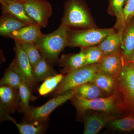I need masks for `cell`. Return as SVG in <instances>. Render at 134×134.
<instances>
[{"label": "cell", "mask_w": 134, "mask_h": 134, "mask_svg": "<svg viewBox=\"0 0 134 134\" xmlns=\"http://www.w3.org/2000/svg\"><path fill=\"white\" fill-rule=\"evenodd\" d=\"M70 29L69 26L60 24L52 33H42L34 44L41 55L50 63L57 62L60 54L68 46Z\"/></svg>", "instance_id": "obj_1"}, {"label": "cell", "mask_w": 134, "mask_h": 134, "mask_svg": "<svg viewBox=\"0 0 134 134\" xmlns=\"http://www.w3.org/2000/svg\"><path fill=\"white\" fill-rule=\"evenodd\" d=\"M72 103L80 114L88 110L100 111L110 114L119 108L124 109L119 92L116 88L110 96L87 99L74 96L71 99Z\"/></svg>", "instance_id": "obj_2"}, {"label": "cell", "mask_w": 134, "mask_h": 134, "mask_svg": "<svg viewBox=\"0 0 134 134\" xmlns=\"http://www.w3.org/2000/svg\"><path fill=\"white\" fill-rule=\"evenodd\" d=\"M116 88L119 92L124 109L134 113V64L123 60L122 69L116 78Z\"/></svg>", "instance_id": "obj_3"}, {"label": "cell", "mask_w": 134, "mask_h": 134, "mask_svg": "<svg viewBox=\"0 0 134 134\" xmlns=\"http://www.w3.org/2000/svg\"><path fill=\"white\" fill-rule=\"evenodd\" d=\"M61 24L69 27L88 28L92 26L91 17L83 0H67Z\"/></svg>", "instance_id": "obj_4"}, {"label": "cell", "mask_w": 134, "mask_h": 134, "mask_svg": "<svg viewBox=\"0 0 134 134\" xmlns=\"http://www.w3.org/2000/svg\"><path fill=\"white\" fill-rule=\"evenodd\" d=\"M98 72L97 63L86 65L67 73L55 89L54 96L61 95L90 82Z\"/></svg>", "instance_id": "obj_5"}, {"label": "cell", "mask_w": 134, "mask_h": 134, "mask_svg": "<svg viewBox=\"0 0 134 134\" xmlns=\"http://www.w3.org/2000/svg\"><path fill=\"white\" fill-rule=\"evenodd\" d=\"M114 29H89L79 30H71L68 33V46L86 48L99 45Z\"/></svg>", "instance_id": "obj_6"}, {"label": "cell", "mask_w": 134, "mask_h": 134, "mask_svg": "<svg viewBox=\"0 0 134 134\" xmlns=\"http://www.w3.org/2000/svg\"><path fill=\"white\" fill-rule=\"evenodd\" d=\"M75 95V90H70L62 94L55 96L41 106L31 107L29 112L25 115L27 122L37 124L45 123L51 113L55 108L68 100L72 99Z\"/></svg>", "instance_id": "obj_7"}, {"label": "cell", "mask_w": 134, "mask_h": 134, "mask_svg": "<svg viewBox=\"0 0 134 134\" xmlns=\"http://www.w3.org/2000/svg\"><path fill=\"white\" fill-rule=\"evenodd\" d=\"M15 42V57L10 65L19 75L22 81L31 89H33L36 82L32 75L31 64L21 44L16 41Z\"/></svg>", "instance_id": "obj_8"}, {"label": "cell", "mask_w": 134, "mask_h": 134, "mask_svg": "<svg viewBox=\"0 0 134 134\" xmlns=\"http://www.w3.org/2000/svg\"><path fill=\"white\" fill-rule=\"evenodd\" d=\"M23 4L26 13L41 26L46 28L53 12L52 6L46 0H24Z\"/></svg>", "instance_id": "obj_9"}, {"label": "cell", "mask_w": 134, "mask_h": 134, "mask_svg": "<svg viewBox=\"0 0 134 134\" xmlns=\"http://www.w3.org/2000/svg\"><path fill=\"white\" fill-rule=\"evenodd\" d=\"M18 90L7 86L0 87V114L1 121L6 120L7 116L19 109Z\"/></svg>", "instance_id": "obj_10"}, {"label": "cell", "mask_w": 134, "mask_h": 134, "mask_svg": "<svg viewBox=\"0 0 134 134\" xmlns=\"http://www.w3.org/2000/svg\"><path fill=\"white\" fill-rule=\"evenodd\" d=\"M123 59L120 49L105 56L98 63V72L111 76L116 79L122 69Z\"/></svg>", "instance_id": "obj_11"}, {"label": "cell", "mask_w": 134, "mask_h": 134, "mask_svg": "<svg viewBox=\"0 0 134 134\" xmlns=\"http://www.w3.org/2000/svg\"><path fill=\"white\" fill-rule=\"evenodd\" d=\"M42 27L37 23L24 26L12 32L8 37L14 41L23 43L35 44L39 37L42 34Z\"/></svg>", "instance_id": "obj_12"}, {"label": "cell", "mask_w": 134, "mask_h": 134, "mask_svg": "<svg viewBox=\"0 0 134 134\" xmlns=\"http://www.w3.org/2000/svg\"><path fill=\"white\" fill-rule=\"evenodd\" d=\"M2 12L12 15L28 25L36 24L26 13L23 3L17 0H0Z\"/></svg>", "instance_id": "obj_13"}, {"label": "cell", "mask_w": 134, "mask_h": 134, "mask_svg": "<svg viewBox=\"0 0 134 134\" xmlns=\"http://www.w3.org/2000/svg\"><path fill=\"white\" fill-rule=\"evenodd\" d=\"M108 114L95 113L85 116L83 134H97L107 123L114 119V117Z\"/></svg>", "instance_id": "obj_14"}, {"label": "cell", "mask_w": 134, "mask_h": 134, "mask_svg": "<svg viewBox=\"0 0 134 134\" xmlns=\"http://www.w3.org/2000/svg\"><path fill=\"white\" fill-rule=\"evenodd\" d=\"M86 53L85 48H81L79 53L74 54H63L57 62L63 68V74L68 73L85 66Z\"/></svg>", "instance_id": "obj_15"}, {"label": "cell", "mask_w": 134, "mask_h": 134, "mask_svg": "<svg viewBox=\"0 0 134 134\" xmlns=\"http://www.w3.org/2000/svg\"><path fill=\"white\" fill-rule=\"evenodd\" d=\"M27 25H28L12 15L2 12L0 18V35L8 37L13 32Z\"/></svg>", "instance_id": "obj_16"}, {"label": "cell", "mask_w": 134, "mask_h": 134, "mask_svg": "<svg viewBox=\"0 0 134 134\" xmlns=\"http://www.w3.org/2000/svg\"><path fill=\"white\" fill-rule=\"evenodd\" d=\"M122 34V52L125 62H130L134 51V20L130 21Z\"/></svg>", "instance_id": "obj_17"}, {"label": "cell", "mask_w": 134, "mask_h": 134, "mask_svg": "<svg viewBox=\"0 0 134 134\" xmlns=\"http://www.w3.org/2000/svg\"><path fill=\"white\" fill-rule=\"evenodd\" d=\"M51 63L42 56L39 61L32 68V75L36 83L43 81L47 77L58 74Z\"/></svg>", "instance_id": "obj_18"}, {"label": "cell", "mask_w": 134, "mask_h": 134, "mask_svg": "<svg viewBox=\"0 0 134 134\" xmlns=\"http://www.w3.org/2000/svg\"><path fill=\"white\" fill-rule=\"evenodd\" d=\"M90 82L96 85L108 96L112 94L116 89L115 77L101 72H98Z\"/></svg>", "instance_id": "obj_19"}, {"label": "cell", "mask_w": 134, "mask_h": 134, "mask_svg": "<svg viewBox=\"0 0 134 134\" xmlns=\"http://www.w3.org/2000/svg\"><path fill=\"white\" fill-rule=\"evenodd\" d=\"M123 31L119 30L118 32H114L110 34L99 45L104 56L119 50L120 46L122 44Z\"/></svg>", "instance_id": "obj_20"}, {"label": "cell", "mask_w": 134, "mask_h": 134, "mask_svg": "<svg viewBox=\"0 0 134 134\" xmlns=\"http://www.w3.org/2000/svg\"><path fill=\"white\" fill-rule=\"evenodd\" d=\"M74 90L75 91V96L87 99H92L105 97L104 93L91 82L84 84Z\"/></svg>", "instance_id": "obj_21"}, {"label": "cell", "mask_w": 134, "mask_h": 134, "mask_svg": "<svg viewBox=\"0 0 134 134\" xmlns=\"http://www.w3.org/2000/svg\"><path fill=\"white\" fill-rule=\"evenodd\" d=\"M31 89L24 82L22 81L18 88L19 99V112L26 114L30 111L31 107L29 103L31 100H35L36 97H34L31 92Z\"/></svg>", "instance_id": "obj_22"}, {"label": "cell", "mask_w": 134, "mask_h": 134, "mask_svg": "<svg viewBox=\"0 0 134 134\" xmlns=\"http://www.w3.org/2000/svg\"><path fill=\"white\" fill-rule=\"evenodd\" d=\"M6 120L12 121L16 125L21 134H42L46 130L45 123H18L9 115H7Z\"/></svg>", "instance_id": "obj_23"}, {"label": "cell", "mask_w": 134, "mask_h": 134, "mask_svg": "<svg viewBox=\"0 0 134 134\" xmlns=\"http://www.w3.org/2000/svg\"><path fill=\"white\" fill-rule=\"evenodd\" d=\"M64 74H57L55 75L49 77L44 80L38 89L40 96H45L57 88L64 78Z\"/></svg>", "instance_id": "obj_24"}, {"label": "cell", "mask_w": 134, "mask_h": 134, "mask_svg": "<svg viewBox=\"0 0 134 134\" xmlns=\"http://www.w3.org/2000/svg\"><path fill=\"white\" fill-rule=\"evenodd\" d=\"M111 127L115 130L129 132L134 130V113L120 119L111 121Z\"/></svg>", "instance_id": "obj_25"}, {"label": "cell", "mask_w": 134, "mask_h": 134, "mask_svg": "<svg viewBox=\"0 0 134 134\" xmlns=\"http://www.w3.org/2000/svg\"><path fill=\"white\" fill-rule=\"evenodd\" d=\"M22 81L19 75L10 65L5 70L4 75L0 81V85L9 86L18 90Z\"/></svg>", "instance_id": "obj_26"}, {"label": "cell", "mask_w": 134, "mask_h": 134, "mask_svg": "<svg viewBox=\"0 0 134 134\" xmlns=\"http://www.w3.org/2000/svg\"><path fill=\"white\" fill-rule=\"evenodd\" d=\"M126 0H110V6L117 18V26L124 31L126 25L124 21L123 6Z\"/></svg>", "instance_id": "obj_27"}, {"label": "cell", "mask_w": 134, "mask_h": 134, "mask_svg": "<svg viewBox=\"0 0 134 134\" xmlns=\"http://www.w3.org/2000/svg\"><path fill=\"white\" fill-rule=\"evenodd\" d=\"M85 48L86 53L85 66L100 62L105 57L99 46H94Z\"/></svg>", "instance_id": "obj_28"}, {"label": "cell", "mask_w": 134, "mask_h": 134, "mask_svg": "<svg viewBox=\"0 0 134 134\" xmlns=\"http://www.w3.org/2000/svg\"><path fill=\"white\" fill-rule=\"evenodd\" d=\"M20 44L28 56L32 68H33L41 59L42 56L41 54L37 47L34 43H23Z\"/></svg>", "instance_id": "obj_29"}, {"label": "cell", "mask_w": 134, "mask_h": 134, "mask_svg": "<svg viewBox=\"0 0 134 134\" xmlns=\"http://www.w3.org/2000/svg\"><path fill=\"white\" fill-rule=\"evenodd\" d=\"M123 16L126 26L134 16V0H127L123 8Z\"/></svg>", "instance_id": "obj_30"}, {"label": "cell", "mask_w": 134, "mask_h": 134, "mask_svg": "<svg viewBox=\"0 0 134 134\" xmlns=\"http://www.w3.org/2000/svg\"><path fill=\"white\" fill-rule=\"evenodd\" d=\"M130 62L133 63L134 64V51L133 53V54L131 58V60H130Z\"/></svg>", "instance_id": "obj_31"}, {"label": "cell", "mask_w": 134, "mask_h": 134, "mask_svg": "<svg viewBox=\"0 0 134 134\" xmlns=\"http://www.w3.org/2000/svg\"><path fill=\"white\" fill-rule=\"evenodd\" d=\"M17 1H19L23 3L24 1V0H17Z\"/></svg>", "instance_id": "obj_32"}, {"label": "cell", "mask_w": 134, "mask_h": 134, "mask_svg": "<svg viewBox=\"0 0 134 134\" xmlns=\"http://www.w3.org/2000/svg\"><path fill=\"white\" fill-rule=\"evenodd\" d=\"M127 0H126V2H127Z\"/></svg>", "instance_id": "obj_33"}]
</instances>
